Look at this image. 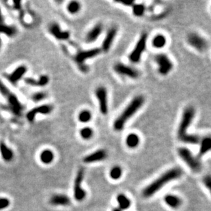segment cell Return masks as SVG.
Masks as SVG:
<instances>
[{"label":"cell","instance_id":"obj_9","mask_svg":"<svg viewBox=\"0 0 211 211\" xmlns=\"http://www.w3.org/2000/svg\"><path fill=\"white\" fill-rule=\"evenodd\" d=\"M54 107L52 104H44L32 108L26 113L25 117L29 123H33L38 114L47 116L54 111Z\"/></svg>","mask_w":211,"mask_h":211},{"label":"cell","instance_id":"obj_23","mask_svg":"<svg viewBox=\"0 0 211 211\" xmlns=\"http://www.w3.org/2000/svg\"><path fill=\"white\" fill-rule=\"evenodd\" d=\"M17 32L18 30L16 26L8 25L5 23L0 24V34H3L9 38H13L17 35Z\"/></svg>","mask_w":211,"mask_h":211},{"label":"cell","instance_id":"obj_11","mask_svg":"<svg viewBox=\"0 0 211 211\" xmlns=\"http://www.w3.org/2000/svg\"><path fill=\"white\" fill-rule=\"evenodd\" d=\"M187 42L189 45L200 52H204L208 48V42L206 39L197 33H189L187 37Z\"/></svg>","mask_w":211,"mask_h":211},{"label":"cell","instance_id":"obj_22","mask_svg":"<svg viewBox=\"0 0 211 211\" xmlns=\"http://www.w3.org/2000/svg\"><path fill=\"white\" fill-rule=\"evenodd\" d=\"M164 202L169 207L177 209L182 204V200L178 196L173 194H167L164 197Z\"/></svg>","mask_w":211,"mask_h":211},{"label":"cell","instance_id":"obj_28","mask_svg":"<svg viewBox=\"0 0 211 211\" xmlns=\"http://www.w3.org/2000/svg\"><path fill=\"white\" fill-rule=\"evenodd\" d=\"M167 42V39L165 36L162 34H158L154 37L152 43L153 46L156 49H161L165 46Z\"/></svg>","mask_w":211,"mask_h":211},{"label":"cell","instance_id":"obj_24","mask_svg":"<svg viewBox=\"0 0 211 211\" xmlns=\"http://www.w3.org/2000/svg\"><path fill=\"white\" fill-rule=\"evenodd\" d=\"M116 201H117L118 206H119L118 208L122 210H127L130 208L131 205V200L127 196H125V194H122V193L118 195L116 197Z\"/></svg>","mask_w":211,"mask_h":211},{"label":"cell","instance_id":"obj_3","mask_svg":"<svg viewBox=\"0 0 211 211\" xmlns=\"http://www.w3.org/2000/svg\"><path fill=\"white\" fill-rule=\"evenodd\" d=\"M0 94L5 98L10 111L16 116H21L23 111V105L18 96L9 89L8 87L0 79Z\"/></svg>","mask_w":211,"mask_h":211},{"label":"cell","instance_id":"obj_12","mask_svg":"<svg viewBox=\"0 0 211 211\" xmlns=\"http://www.w3.org/2000/svg\"><path fill=\"white\" fill-rule=\"evenodd\" d=\"M114 70L116 73L126 77L136 79L139 77V72L137 69L128 66L123 63H117L114 65Z\"/></svg>","mask_w":211,"mask_h":211},{"label":"cell","instance_id":"obj_15","mask_svg":"<svg viewBox=\"0 0 211 211\" xmlns=\"http://www.w3.org/2000/svg\"><path fill=\"white\" fill-rule=\"evenodd\" d=\"M27 72V67L25 65H19L13 72L6 75V79L13 85H16L20 81Z\"/></svg>","mask_w":211,"mask_h":211},{"label":"cell","instance_id":"obj_13","mask_svg":"<svg viewBox=\"0 0 211 211\" xmlns=\"http://www.w3.org/2000/svg\"><path fill=\"white\" fill-rule=\"evenodd\" d=\"M101 52V49L99 48H94L88 49V50L80 51L75 55L74 58V61L77 63L78 66L81 64H84L87 60L98 56Z\"/></svg>","mask_w":211,"mask_h":211},{"label":"cell","instance_id":"obj_32","mask_svg":"<svg viewBox=\"0 0 211 211\" xmlns=\"http://www.w3.org/2000/svg\"><path fill=\"white\" fill-rule=\"evenodd\" d=\"M133 7V14L137 17H142L146 11V7L141 3H134Z\"/></svg>","mask_w":211,"mask_h":211},{"label":"cell","instance_id":"obj_2","mask_svg":"<svg viewBox=\"0 0 211 211\" xmlns=\"http://www.w3.org/2000/svg\"><path fill=\"white\" fill-rule=\"evenodd\" d=\"M144 102L145 98L143 96L138 95L134 97L124 111L115 120L113 125L114 129L118 132L123 130L127 122L141 109Z\"/></svg>","mask_w":211,"mask_h":211},{"label":"cell","instance_id":"obj_30","mask_svg":"<svg viewBox=\"0 0 211 211\" xmlns=\"http://www.w3.org/2000/svg\"><path fill=\"white\" fill-rule=\"evenodd\" d=\"M92 113L88 110H83L78 114L77 119L78 121L81 123H88L92 119Z\"/></svg>","mask_w":211,"mask_h":211},{"label":"cell","instance_id":"obj_37","mask_svg":"<svg viewBox=\"0 0 211 211\" xmlns=\"http://www.w3.org/2000/svg\"><path fill=\"white\" fill-rule=\"evenodd\" d=\"M13 8L16 10H21L22 8V2L21 1H13Z\"/></svg>","mask_w":211,"mask_h":211},{"label":"cell","instance_id":"obj_20","mask_svg":"<svg viewBox=\"0 0 211 211\" xmlns=\"http://www.w3.org/2000/svg\"><path fill=\"white\" fill-rule=\"evenodd\" d=\"M50 204L54 206H66L70 204L71 200L70 198L66 195L57 194L51 197L49 201Z\"/></svg>","mask_w":211,"mask_h":211},{"label":"cell","instance_id":"obj_5","mask_svg":"<svg viewBox=\"0 0 211 211\" xmlns=\"http://www.w3.org/2000/svg\"><path fill=\"white\" fill-rule=\"evenodd\" d=\"M178 155L193 171L198 173L202 170L201 162L193 156L188 148L184 147L180 148L178 149Z\"/></svg>","mask_w":211,"mask_h":211},{"label":"cell","instance_id":"obj_10","mask_svg":"<svg viewBox=\"0 0 211 211\" xmlns=\"http://www.w3.org/2000/svg\"><path fill=\"white\" fill-rule=\"evenodd\" d=\"M95 96L97 98L98 107L100 114L106 116L109 112V104H108L107 90L103 86H99L94 92Z\"/></svg>","mask_w":211,"mask_h":211},{"label":"cell","instance_id":"obj_1","mask_svg":"<svg viewBox=\"0 0 211 211\" xmlns=\"http://www.w3.org/2000/svg\"><path fill=\"white\" fill-rule=\"evenodd\" d=\"M182 174L181 169L178 167L170 169L161 174L159 178L156 179L148 185L142 191V195L144 198H150L154 195L159 192L165 185L168 184L171 181H173L180 178Z\"/></svg>","mask_w":211,"mask_h":211},{"label":"cell","instance_id":"obj_38","mask_svg":"<svg viewBox=\"0 0 211 211\" xmlns=\"http://www.w3.org/2000/svg\"><path fill=\"white\" fill-rule=\"evenodd\" d=\"M78 67L81 71L84 72V73H86V72H88V71H89V67H88L86 64H85L79 65Z\"/></svg>","mask_w":211,"mask_h":211},{"label":"cell","instance_id":"obj_34","mask_svg":"<svg viewBox=\"0 0 211 211\" xmlns=\"http://www.w3.org/2000/svg\"><path fill=\"white\" fill-rule=\"evenodd\" d=\"M183 142L189 143V144H198L200 143V140L198 136L193 134H187V135L181 139Z\"/></svg>","mask_w":211,"mask_h":211},{"label":"cell","instance_id":"obj_33","mask_svg":"<svg viewBox=\"0 0 211 211\" xmlns=\"http://www.w3.org/2000/svg\"><path fill=\"white\" fill-rule=\"evenodd\" d=\"M122 175V169L120 166L116 165L112 167L109 171V176L112 180H117L121 178Z\"/></svg>","mask_w":211,"mask_h":211},{"label":"cell","instance_id":"obj_40","mask_svg":"<svg viewBox=\"0 0 211 211\" xmlns=\"http://www.w3.org/2000/svg\"><path fill=\"white\" fill-rule=\"evenodd\" d=\"M119 3H122L124 6H132L134 4L133 1H128V2L127 1H119Z\"/></svg>","mask_w":211,"mask_h":211},{"label":"cell","instance_id":"obj_42","mask_svg":"<svg viewBox=\"0 0 211 211\" xmlns=\"http://www.w3.org/2000/svg\"><path fill=\"white\" fill-rule=\"evenodd\" d=\"M2 45H3V41L2 39L1 38V36H0V50H1V47H2Z\"/></svg>","mask_w":211,"mask_h":211},{"label":"cell","instance_id":"obj_39","mask_svg":"<svg viewBox=\"0 0 211 211\" xmlns=\"http://www.w3.org/2000/svg\"><path fill=\"white\" fill-rule=\"evenodd\" d=\"M204 182L205 185H206V186L208 187V189H210V186H211V178H210V177L209 176V175H208V176H206V178H204Z\"/></svg>","mask_w":211,"mask_h":211},{"label":"cell","instance_id":"obj_41","mask_svg":"<svg viewBox=\"0 0 211 211\" xmlns=\"http://www.w3.org/2000/svg\"><path fill=\"white\" fill-rule=\"evenodd\" d=\"M5 23L4 17H3V15L2 14V11H1V8H0V24H1V23Z\"/></svg>","mask_w":211,"mask_h":211},{"label":"cell","instance_id":"obj_17","mask_svg":"<svg viewBox=\"0 0 211 211\" xmlns=\"http://www.w3.org/2000/svg\"><path fill=\"white\" fill-rule=\"evenodd\" d=\"M118 33V29L116 27H111L109 30L107 31L106 36L104 37L102 45V51L107 53L109 51L112 44H113L114 40H115L116 35Z\"/></svg>","mask_w":211,"mask_h":211},{"label":"cell","instance_id":"obj_7","mask_svg":"<svg viewBox=\"0 0 211 211\" xmlns=\"http://www.w3.org/2000/svg\"><path fill=\"white\" fill-rule=\"evenodd\" d=\"M84 169L80 168L77 173L74 181L73 195L74 198L78 202H81L86 198V191L83 189L82 182L84 178Z\"/></svg>","mask_w":211,"mask_h":211},{"label":"cell","instance_id":"obj_43","mask_svg":"<svg viewBox=\"0 0 211 211\" xmlns=\"http://www.w3.org/2000/svg\"><path fill=\"white\" fill-rule=\"evenodd\" d=\"M112 211H122V210H120L119 208H114Z\"/></svg>","mask_w":211,"mask_h":211},{"label":"cell","instance_id":"obj_36","mask_svg":"<svg viewBox=\"0 0 211 211\" xmlns=\"http://www.w3.org/2000/svg\"><path fill=\"white\" fill-rule=\"evenodd\" d=\"M10 204V202L8 199L5 198H0V210L8 208Z\"/></svg>","mask_w":211,"mask_h":211},{"label":"cell","instance_id":"obj_19","mask_svg":"<svg viewBox=\"0 0 211 211\" xmlns=\"http://www.w3.org/2000/svg\"><path fill=\"white\" fill-rule=\"evenodd\" d=\"M103 31V25L101 23H97L88 31L86 36V42L87 43H92L99 38Z\"/></svg>","mask_w":211,"mask_h":211},{"label":"cell","instance_id":"obj_31","mask_svg":"<svg viewBox=\"0 0 211 211\" xmlns=\"http://www.w3.org/2000/svg\"><path fill=\"white\" fill-rule=\"evenodd\" d=\"M79 134L81 137L84 140H89L92 139L94 135V131L90 127H84L80 130Z\"/></svg>","mask_w":211,"mask_h":211},{"label":"cell","instance_id":"obj_25","mask_svg":"<svg viewBox=\"0 0 211 211\" xmlns=\"http://www.w3.org/2000/svg\"><path fill=\"white\" fill-rule=\"evenodd\" d=\"M40 160L42 163L45 165H49L54 160L55 155L52 150L49 149H45L42 150L40 154Z\"/></svg>","mask_w":211,"mask_h":211},{"label":"cell","instance_id":"obj_16","mask_svg":"<svg viewBox=\"0 0 211 211\" xmlns=\"http://www.w3.org/2000/svg\"><path fill=\"white\" fill-rule=\"evenodd\" d=\"M107 157V153L105 150L100 149L94 153L89 154L84 158V162L87 164L99 162L105 160Z\"/></svg>","mask_w":211,"mask_h":211},{"label":"cell","instance_id":"obj_26","mask_svg":"<svg viewBox=\"0 0 211 211\" xmlns=\"http://www.w3.org/2000/svg\"><path fill=\"white\" fill-rule=\"evenodd\" d=\"M126 145L129 148H136L140 143V139L139 135L136 133H130L127 136L125 140Z\"/></svg>","mask_w":211,"mask_h":211},{"label":"cell","instance_id":"obj_8","mask_svg":"<svg viewBox=\"0 0 211 211\" xmlns=\"http://www.w3.org/2000/svg\"><path fill=\"white\" fill-rule=\"evenodd\" d=\"M155 61L158 66V72L161 75H167L172 70L173 64L167 55L164 54L156 55Z\"/></svg>","mask_w":211,"mask_h":211},{"label":"cell","instance_id":"obj_14","mask_svg":"<svg viewBox=\"0 0 211 211\" xmlns=\"http://www.w3.org/2000/svg\"><path fill=\"white\" fill-rule=\"evenodd\" d=\"M49 33L56 40L64 41L70 38V33L68 31L62 30L60 25L57 23H51L48 27Z\"/></svg>","mask_w":211,"mask_h":211},{"label":"cell","instance_id":"obj_21","mask_svg":"<svg viewBox=\"0 0 211 211\" xmlns=\"http://www.w3.org/2000/svg\"><path fill=\"white\" fill-rule=\"evenodd\" d=\"M0 154L3 160L6 162H10L14 159V152L3 141H0Z\"/></svg>","mask_w":211,"mask_h":211},{"label":"cell","instance_id":"obj_6","mask_svg":"<svg viewBox=\"0 0 211 211\" xmlns=\"http://www.w3.org/2000/svg\"><path fill=\"white\" fill-rule=\"evenodd\" d=\"M148 40V34L146 33H143L139 37V40L136 43L135 47L131 51L129 56V59L132 63L136 64L141 60V57L146 49Z\"/></svg>","mask_w":211,"mask_h":211},{"label":"cell","instance_id":"obj_35","mask_svg":"<svg viewBox=\"0 0 211 211\" xmlns=\"http://www.w3.org/2000/svg\"><path fill=\"white\" fill-rule=\"evenodd\" d=\"M47 97V94L45 92H34L32 95H31V99L33 100L34 102H39L40 101H42L45 99H46Z\"/></svg>","mask_w":211,"mask_h":211},{"label":"cell","instance_id":"obj_27","mask_svg":"<svg viewBox=\"0 0 211 211\" xmlns=\"http://www.w3.org/2000/svg\"><path fill=\"white\" fill-rule=\"evenodd\" d=\"M211 148V139L210 137H205L200 142V148L198 156L202 157L210 151Z\"/></svg>","mask_w":211,"mask_h":211},{"label":"cell","instance_id":"obj_18","mask_svg":"<svg viewBox=\"0 0 211 211\" xmlns=\"http://www.w3.org/2000/svg\"><path fill=\"white\" fill-rule=\"evenodd\" d=\"M49 81H50V78L47 75H42L39 77L38 79L31 77H26L24 79L25 84L32 87L43 88V87L47 86L49 84Z\"/></svg>","mask_w":211,"mask_h":211},{"label":"cell","instance_id":"obj_4","mask_svg":"<svg viewBox=\"0 0 211 211\" xmlns=\"http://www.w3.org/2000/svg\"><path fill=\"white\" fill-rule=\"evenodd\" d=\"M196 115V110L193 107L185 108L181 118L178 129V137L180 140L187 134V130L191 127Z\"/></svg>","mask_w":211,"mask_h":211},{"label":"cell","instance_id":"obj_29","mask_svg":"<svg viewBox=\"0 0 211 211\" xmlns=\"http://www.w3.org/2000/svg\"><path fill=\"white\" fill-rule=\"evenodd\" d=\"M81 4L79 2L76 1H70L66 6L67 12L70 15H76L81 10Z\"/></svg>","mask_w":211,"mask_h":211}]
</instances>
